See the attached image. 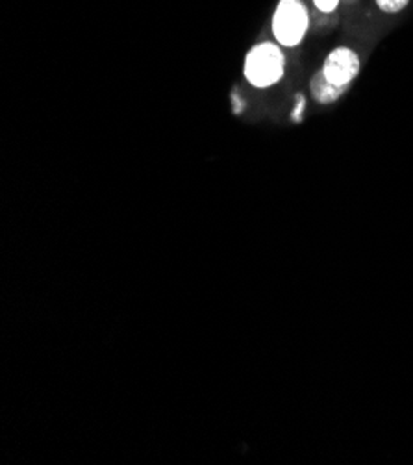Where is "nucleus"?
<instances>
[{
	"label": "nucleus",
	"mask_w": 413,
	"mask_h": 465,
	"mask_svg": "<svg viewBox=\"0 0 413 465\" xmlns=\"http://www.w3.org/2000/svg\"><path fill=\"white\" fill-rule=\"evenodd\" d=\"M286 56L279 43H258L245 58V78L258 89L272 87L284 78Z\"/></svg>",
	"instance_id": "nucleus-1"
},
{
	"label": "nucleus",
	"mask_w": 413,
	"mask_h": 465,
	"mask_svg": "<svg viewBox=\"0 0 413 465\" xmlns=\"http://www.w3.org/2000/svg\"><path fill=\"white\" fill-rule=\"evenodd\" d=\"M310 28V14L302 0H280L272 14V35L280 46L295 49Z\"/></svg>",
	"instance_id": "nucleus-2"
},
{
	"label": "nucleus",
	"mask_w": 413,
	"mask_h": 465,
	"mask_svg": "<svg viewBox=\"0 0 413 465\" xmlns=\"http://www.w3.org/2000/svg\"><path fill=\"white\" fill-rule=\"evenodd\" d=\"M359 65L361 64L356 51L349 49V46H338V49H334L327 56L323 69L320 71H323L325 78L330 84L338 87H349L356 80L359 73Z\"/></svg>",
	"instance_id": "nucleus-3"
},
{
	"label": "nucleus",
	"mask_w": 413,
	"mask_h": 465,
	"mask_svg": "<svg viewBox=\"0 0 413 465\" xmlns=\"http://www.w3.org/2000/svg\"><path fill=\"white\" fill-rule=\"evenodd\" d=\"M349 87H338L334 84H330L323 71L315 73V76L310 82V91H311V97L319 103V104H332L338 99H341L345 95V91Z\"/></svg>",
	"instance_id": "nucleus-4"
},
{
	"label": "nucleus",
	"mask_w": 413,
	"mask_h": 465,
	"mask_svg": "<svg viewBox=\"0 0 413 465\" xmlns=\"http://www.w3.org/2000/svg\"><path fill=\"white\" fill-rule=\"evenodd\" d=\"M375 3L384 14H400L409 6L411 0H375Z\"/></svg>",
	"instance_id": "nucleus-5"
},
{
	"label": "nucleus",
	"mask_w": 413,
	"mask_h": 465,
	"mask_svg": "<svg viewBox=\"0 0 413 465\" xmlns=\"http://www.w3.org/2000/svg\"><path fill=\"white\" fill-rule=\"evenodd\" d=\"M339 3L341 0H313L315 8L320 12V14H332L339 8Z\"/></svg>",
	"instance_id": "nucleus-6"
},
{
	"label": "nucleus",
	"mask_w": 413,
	"mask_h": 465,
	"mask_svg": "<svg viewBox=\"0 0 413 465\" xmlns=\"http://www.w3.org/2000/svg\"><path fill=\"white\" fill-rule=\"evenodd\" d=\"M302 110H304V101H302V97H299V103H297V108H295V114H293V119H295V121H300Z\"/></svg>",
	"instance_id": "nucleus-7"
}]
</instances>
